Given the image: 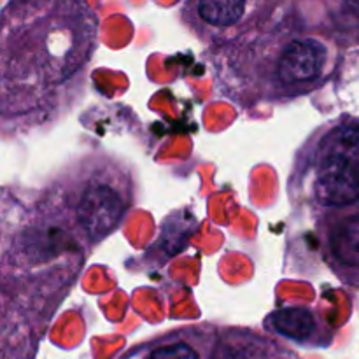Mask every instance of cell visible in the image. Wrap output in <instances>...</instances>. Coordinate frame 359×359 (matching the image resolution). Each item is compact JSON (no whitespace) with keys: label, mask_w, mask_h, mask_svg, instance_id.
Masks as SVG:
<instances>
[{"label":"cell","mask_w":359,"mask_h":359,"mask_svg":"<svg viewBox=\"0 0 359 359\" xmlns=\"http://www.w3.org/2000/svg\"><path fill=\"white\" fill-rule=\"evenodd\" d=\"M328 48L318 39H293L280 49L277 83L286 90H304L319 81L328 67Z\"/></svg>","instance_id":"277c9868"},{"label":"cell","mask_w":359,"mask_h":359,"mask_svg":"<svg viewBox=\"0 0 359 359\" xmlns=\"http://www.w3.org/2000/svg\"><path fill=\"white\" fill-rule=\"evenodd\" d=\"M311 168V193L323 207L359 203V123H342L323 135Z\"/></svg>","instance_id":"7a4b0ae2"},{"label":"cell","mask_w":359,"mask_h":359,"mask_svg":"<svg viewBox=\"0 0 359 359\" xmlns=\"http://www.w3.org/2000/svg\"><path fill=\"white\" fill-rule=\"evenodd\" d=\"M70 203L77 226L90 241L97 244L118 228L130 205L128 189L125 182L105 177L104 174H93L79 179L63 189Z\"/></svg>","instance_id":"3957f363"},{"label":"cell","mask_w":359,"mask_h":359,"mask_svg":"<svg viewBox=\"0 0 359 359\" xmlns=\"http://www.w3.org/2000/svg\"><path fill=\"white\" fill-rule=\"evenodd\" d=\"M248 0H198V14L207 25L231 27L244 16Z\"/></svg>","instance_id":"8992f818"},{"label":"cell","mask_w":359,"mask_h":359,"mask_svg":"<svg viewBox=\"0 0 359 359\" xmlns=\"http://www.w3.org/2000/svg\"><path fill=\"white\" fill-rule=\"evenodd\" d=\"M4 23V118H44L69 97L86 72L97 44V25L83 6L21 13Z\"/></svg>","instance_id":"6da1fadb"},{"label":"cell","mask_w":359,"mask_h":359,"mask_svg":"<svg viewBox=\"0 0 359 359\" xmlns=\"http://www.w3.org/2000/svg\"><path fill=\"white\" fill-rule=\"evenodd\" d=\"M273 326L279 333L294 340H305L314 332V318L305 309H284L273 314Z\"/></svg>","instance_id":"52a82bcc"},{"label":"cell","mask_w":359,"mask_h":359,"mask_svg":"<svg viewBox=\"0 0 359 359\" xmlns=\"http://www.w3.org/2000/svg\"><path fill=\"white\" fill-rule=\"evenodd\" d=\"M328 252L346 269H359V212L342 217L328 230Z\"/></svg>","instance_id":"5b68a950"},{"label":"cell","mask_w":359,"mask_h":359,"mask_svg":"<svg viewBox=\"0 0 359 359\" xmlns=\"http://www.w3.org/2000/svg\"><path fill=\"white\" fill-rule=\"evenodd\" d=\"M146 359H200V356L191 346L179 342L158 347Z\"/></svg>","instance_id":"ba28073f"}]
</instances>
